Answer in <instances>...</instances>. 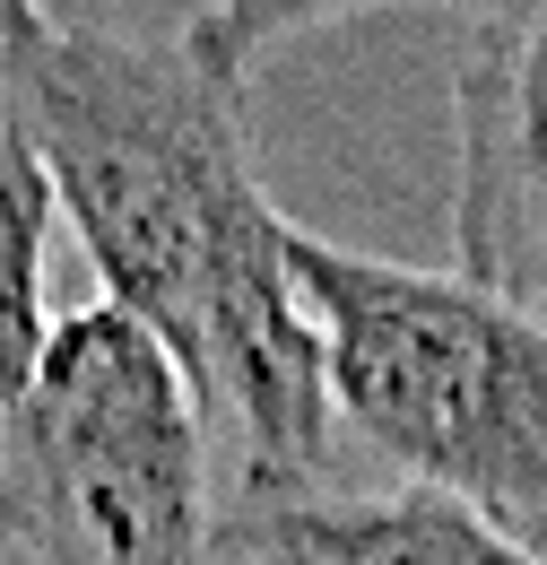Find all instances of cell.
Wrapping results in <instances>:
<instances>
[{
    "instance_id": "cell-8",
    "label": "cell",
    "mask_w": 547,
    "mask_h": 565,
    "mask_svg": "<svg viewBox=\"0 0 547 565\" xmlns=\"http://www.w3.org/2000/svg\"><path fill=\"white\" fill-rule=\"evenodd\" d=\"M35 18H44V0H0V44H9L18 26H35Z\"/></svg>"
},
{
    "instance_id": "cell-6",
    "label": "cell",
    "mask_w": 547,
    "mask_h": 565,
    "mask_svg": "<svg viewBox=\"0 0 547 565\" xmlns=\"http://www.w3.org/2000/svg\"><path fill=\"white\" fill-rule=\"evenodd\" d=\"M53 226H62V201H53V174L44 157L0 122V409L26 401L35 365L53 349V305H44V262H53Z\"/></svg>"
},
{
    "instance_id": "cell-3",
    "label": "cell",
    "mask_w": 547,
    "mask_h": 565,
    "mask_svg": "<svg viewBox=\"0 0 547 565\" xmlns=\"http://www.w3.org/2000/svg\"><path fill=\"white\" fill-rule=\"evenodd\" d=\"M0 540L26 565H235L201 401L105 296L62 313L26 401L0 409Z\"/></svg>"
},
{
    "instance_id": "cell-5",
    "label": "cell",
    "mask_w": 547,
    "mask_h": 565,
    "mask_svg": "<svg viewBox=\"0 0 547 565\" xmlns=\"http://www.w3.org/2000/svg\"><path fill=\"white\" fill-rule=\"evenodd\" d=\"M226 540H235V565H547L504 522H486L452 495H426V488L244 495Z\"/></svg>"
},
{
    "instance_id": "cell-2",
    "label": "cell",
    "mask_w": 547,
    "mask_h": 565,
    "mask_svg": "<svg viewBox=\"0 0 547 565\" xmlns=\"http://www.w3.org/2000/svg\"><path fill=\"white\" fill-rule=\"evenodd\" d=\"M296 287L322 331L331 418L409 488L513 540H547V313L522 296L374 262L296 226Z\"/></svg>"
},
{
    "instance_id": "cell-4",
    "label": "cell",
    "mask_w": 547,
    "mask_h": 565,
    "mask_svg": "<svg viewBox=\"0 0 547 565\" xmlns=\"http://www.w3.org/2000/svg\"><path fill=\"white\" fill-rule=\"evenodd\" d=\"M452 253L547 313V0H495L452 44Z\"/></svg>"
},
{
    "instance_id": "cell-1",
    "label": "cell",
    "mask_w": 547,
    "mask_h": 565,
    "mask_svg": "<svg viewBox=\"0 0 547 565\" xmlns=\"http://www.w3.org/2000/svg\"><path fill=\"white\" fill-rule=\"evenodd\" d=\"M0 105L44 157L105 305L183 365L208 435L235 444L244 495L322 488L340 418L296 287V226L261 183L244 78L192 35L35 18L0 44Z\"/></svg>"
},
{
    "instance_id": "cell-7",
    "label": "cell",
    "mask_w": 547,
    "mask_h": 565,
    "mask_svg": "<svg viewBox=\"0 0 547 565\" xmlns=\"http://www.w3.org/2000/svg\"><path fill=\"white\" fill-rule=\"evenodd\" d=\"M374 9H452V18H479L495 0H208L201 18L183 26L217 71L253 78L261 53H278L287 35H313V26H347V18H374Z\"/></svg>"
}]
</instances>
